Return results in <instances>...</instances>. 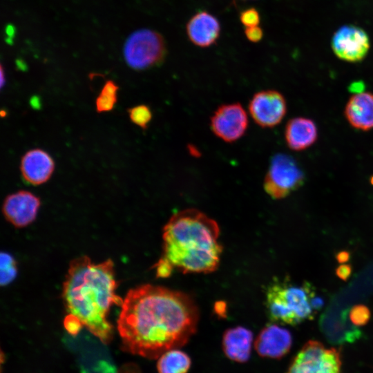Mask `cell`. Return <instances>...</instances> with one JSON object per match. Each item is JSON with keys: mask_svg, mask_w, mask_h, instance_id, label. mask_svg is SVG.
Segmentation results:
<instances>
[{"mask_svg": "<svg viewBox=\"0 0 373 373\" xmlns=\"http://www.w3.org/2000/svg\"><path fill=\"white\" fill-rule=\"evenodd\" d=\"M52 156L41 149L26 151L21 158L19 169L23 180L29 184L38 186L48 182L55 171Z\"/></svg>", "mask_w": 373, "mask_h": 373, "instance_id": "8fae6325", "label": "cell"}, {"mask_svg": "<svg viewBox=\"0 0 373 373\" xmlns=\"http://www.w3.org/2000/svg\"><path fill=\"white\" fill-rule=\"evenodd\" d=\"M64 325L66 331L73 336H76L83 327L79 321L68 316L64 318Z\"/></svg>", "mask_w": 373, "mask_h": 373, "instance_id": "484cf974", "label": "cell"}, {"mask_svg": "<svg viewBox=\"0 0 373 373\" xmlns=\"http://www.w3.org/2000/svg\"><path fill=\"white\" fill-rule=\"evenodd\" d=\"M217 222L195 209L180 211L165 224L162 254L155 264L156 276L166 278L175 270L207 274L219 265L222 247Z\"/></svg>", "mask_w": 373, "mask_h": 373, "instance_id": "3957f363", "label": "cell"}, {"mask_svg": "<svg viewBox=\"0 0 373 373\" xmlns=\"http://www.w3.org/2000/svg\"><path fill=\"white\" fill-rule=\"evenodd\" d=\"M6 84V77L4 74V70L3 68V66H1V88H2Z\"/></svg>", "mask_w": 373, "mask_h": 373, "instance_id": "1f68e13d", "label": "cell"}, {"mask_svg": "<svg viewBox=\"0 0 373 373\" xmlns=\"http://www.w3.org/2000/svg\"><path fill=\"white\" fill-rule=\"evenodd\" d=\"M118 85L113 80H106L95 99V109L98 113L111 111L117 102Z\"/></svg>", "mask_w": 373, "mask_h": 373, "instance_id": "44dd1931", "label": "cell"}, {"mask_svg": "<svg viewBox=\"0 0 373 373\" xmlns=\"http://www.w3.org/2000/svg\"><path fill=\"white\" fill-rule=\"evenodd\" d=\"M128 117L132 123L146 130L153 117L150 107L145 104H139L127 109Z\"/></svg>", "mask_w": 373, "mask_h": 373, "instance_id": "7402d4cb", "label": "cell"}, {"mask_svg": "<svg viewBox=\"0 0 373 373\" xmlns=\"http://www.w3.org/2000/svg\"><path fill=\"white\" fill-rule=\"evenodd\" d=\"M119 373H141V371L135 364L128 363L121 367Z\"/></svg>", "mask_w": 373, "mask_h": 373, "instance_id": "f1b7e54d", "label": "cell"}, {"mask_svg": "<svg viewBox=\"0 0 373 373\" xmlns=\"http://www.w3.org/2000/svg\"><path fill=\"white\" fill-rule=\"evenodd\" d=\"M247 38L251 42H258L263 37V31L259 26L247 27L245 30Z\"/></svg>", "mask_w": 373, "mask_h": 373, "instance_id": "4316f807", "label": "cell"}, {"mask_svg": "<svg viewBox=\"0 0 373 373\" xmlns=\"http://www.w3.org/2000/svg\"><path fill=\"white\" fill-rule=\"evenodd\" d=\"M265 306L272 322L296 325L299 323L290 309L285 294V283L276 280L267 288Z\"/></svg>", "mask_w": 373, "mask_h": 373, "instance_id": "2e32d148", "label": "cell"}, {"mask_svg": "<svg viewBox=\"0 0 373 373\" xmlns=\"http://www.w3.org/2000/svg\"><path fill=\"white\" fill-rule=\"evenodd\" d=\"M240 20L246 28L257 26L260 21V14L255 8H249L240 12Z\"/></svg>", "mask_w": 373, "mask_h": 373, "instance_id": "d4e9b609", "label": "cell"}, {"mask_svg": "<svg viewBox=\"0 0 373 373\" xmlns=\"http://www.w3.org/2000/svg\"><path fill=\"white\" fill-rule=\"evenodd\" d=\"M350 253L346 251H341L338 252L336 256V258L337 261L341 264H343L347 262L350 259Z\"/></svg>", "mask_w": 373, "mask_h": 373, "instance_id": "f546056e", "label": "cell"}, {"mask_svg": "<svg viewBox=\"0 0 373 373\" xmlns=\"http://www.w3.org/2000/svg\"><path fill=\"white\" fill-rule=\"evenodd\" d=\"M252 332L241 326L229 328L224 333L222 347L226 356L238 363H245L251 355Z\"/></svg>", "mask_w": 373, "mask_h": 373, "instance_id": "e0dca14e", "label": "cell"}, {"mask_svg": "<svg viewBox=\"0 0 373 373\" xmlns=\"http://www.w3.org/2000/svg\"><path fill=\"white\" fill-rule=\"evenodd\" d=\"M186 28L189 40L202 48L214 44L220 33L219 21L207 11L195 14L188 21Z\"/></svg>", "mask_w": 373, "mask_h": 373, "instance_id": "4fadbf2b", "label": "cell"}, {"mask_svg": "<svg viewBox=\"0 0 373 373\" xmlns=\"http://www.w3.org/2000/svg\"><path fill=\"white\" fill-rule=\"evenodd\" d=\"M121 308L117 327L122 350L149 359L185 345L199 321L188 294L151 284L131 289Z\"/></svg>", "mask_w": 373, "mask_h": 373, "instance_id": "6da1fadb", "label": "cell"}, {"mask_svg": "<svg viewBox=\"0 0 373 373\" xmlns=\"http://www.w3.org/2000/svg\"><path fill=\"white\" fill-rule=\"evenodd\" d=\"M344 318L327 317L321 323V329L327 340L333 344L353 343L358 339L361 332Z\"/></svg>", "mask_w": 373, "mask_h": 373, "instance_id": "d6986e66", "label": "cell"}, {"mask_svg": "<svg viewBox=\"0 0 373 373\" xmlns=\"http://www.w3.org/2000/svg\"><path fill=\"white\" fill-rule=\"evenodd\" d=\"M247 114L238 102L220 106L211 117L213 133L226 142H233L241 138L248 128Z\"/></svg>", "mask_w": 373, "mask_h": 373, "instance_id": "52a82bcc", "label": "cell"}, {"mask_svg": "<svg viewBox=\"0 0 373 373\" xmlns=\"http://www.w3.org/2000/svg\"><path fill=\"white\" fill-rule=\"evenodd\" d=\"M340 351L327 349L317 341H307L291 361L286 373H341Z\"/></svg>", "mask_w": 373, "mask_h": 373, "instance_id": "8992f818", "label": "cell"}, {"mask_svg": "<svg viewBox=\"0 0 373 373\" xmlns=\"http://www.w3.org/2000/svg\"><path fill=\"white\" fill-rule=\"evenodd\" d=\"M292 345L289 331L275 324L265 327L255 340V349L262 357L279 359L286 355Z\"/></svg>", "mask_w": 373, "mask_h": 373, "instance_id": "7c38bea8", "label": "cell"}, {"mask_svg": "<svg viewBox=\"0 0 373 373\" xmlns=\"http://www.w3.org/2000/svg\"><path fill=\"white\" fill-rule=\"evenodd\" d=\"M315 294L314 287L308 282H305L301 287L289 286L285 283L287 303L299 323L314 318L316 312L312 307L311 300Z\"/></svg>", "mask_w": 373, "mask_h": 373, "instance_id": "ac0fdd59", "label": "cell"}, {"mask_svg": "<svg viewBox=\"0 0 373 373\" xmlns=\"http://www.w3.org/2000/svg\"><path fill=\"white\" fill-rule=\"evenodd\" d=\"M335 55L343 61L356 63L365 59L370 42L367 32L354 25H345L333 35L331 43Z\"/></svg>", "mask_w": 373, "mask_h": 373, "instance_id": "ba28073f", "label": "cell"}, {"mask_svg": "<svg viewBox=\"0 0 373 373\" xmlns=\"http://www.w3.org/2000/svg\"><path fill=\"white\" fill-rule=\"evenodd\" d=\"M349 124L358 130L367 131L373 128V93L361 92L352 95L344 110Z\"/></svg>", "mask_w": 373, "mask_h": 373, "instance_id": "5bb4252c", "label": "cell"}, {"mask_svg": "<svg viewBox=\"0 0 373 373\" xmlns=\"http://www.w3.org/2000/svg\"><path fill=\"white\" fill-rule=\"evenodd\" d=\"M191 365L189 356L175 348L165 352L159 357L157 369L158 373H187Z\"/></svg>", "mask_w": 373, "mask_h": 373, "instance_id": "ffe728a7", "label": "cell"}, {"mask_svg": "<svg viewBox=\"0 0 373 373\" xmlns=\"http://www.w3.org/2000/svg\"><path fill=\"white\" fill-rule=\"evenodd\" d=\"M305 174L290 155L278 153L273 156L264 180L265 192L274 199H282L300 188Z\"/></svg>", "mask_w": 373, "mask_h": 373, "instance_id": "5b68a950", "label": "cell"}, {"mask_svg": "<svg viewBox=\"0 0 373 373\" xmlns=\"http://www.w3.org/2000/svg\"><path fill=\"white\" fill-rule=\"evenodd\" d=\"M162 35L149 28H141L126 38L123 56L126 64L135 70H144L160 66L166 55Z\"/></svg>", "mask_w": 373, "mask_h": 373, "instance_id": "277c9868", "label": "cell"}, {"mask_svg": "<svg viewBox=\"0 0 373 373\" xmlns=\"http://www.w3.org/2000/svg\"><path fill=\"white\" fill-rule=\"evenodd\" d=\"M41 200L30 191L20 190L5 198L2 211L6 219L16 227H24L37 218Z\"/></svg>", "mask_w": 373, "mask_h": 373, "instance_id": "30bf717a", "label": "cell"}, {"mask_svg": "<svg viewBox=\"0 0 373 373\" xmlns=\"http://www.w3.org/2000/svg\"><path fill=\"white\" fill-rule=\"evenodd\" d=\"M350 265L341 264L336 269V275L341 280L345 281L348 279L352 273Z\"/></svg>", "mask_w": 373, "mask_h": 373, "instance_id": "83f0119b", "label": "cell"}, {"mask_svg": "<svg viewBox=\"0 0 373 373\" xmlns=\"http://www.w3.org/2000/svg\"><path fill=\"white\" fill-rule=\"evenodd\" d=\"M17 274L15 260L8 253L1 254V284L6 285L12 282Z\"/></svg>", "mask_w": 373, "mask_h": 373, "instance_id": "603a6c76", "label": "cell"}, {"mask_svg": "<svg viewBox=\"0 0 373 373\" xmlns=\"http://www.w3.org/2000/svg\"><path fill=\"white\" fill-rule=\"evenodd\" d=\"M364 87L365 86L363 82H355L350 85V90L352 93H354V94H355V93L363 92V90H361L360 88H364Z\"/></svg>", "mask_w": 373, "mask_h": 373, "instance_id": "4dcf8cb0", "label": "cell"}, {"mask_svg": "<svg viewBox=\"0 0 373 373\" xmlns=\"http://www.w3.org/2000/svg\"><path fill=\"white\" fill-rule=\"evenodd\" d=\"M370 311L364 305H356L349 312V318L352 325L356 327L364 326L370 319Z\"/></svg>", "mask_w": 373, "mask_h": 373, "instance_id": "cb8c5ba5", "label": "cell"}, {"mask_svg": "<svg viewBox=\"0 0 373 373\" xmlns=\"http://www.w3.org/2000/svg\"><path fill=\"white\" fill-rule=\"evenodd\" d=\"M285 139L288 147L295 151L305 150L318 139V128L311 119L296 117L288 121L285 128Z\"/></svg>", "mask_w": 373, "mask_h": 373, "instance_id": "9a60e30c", "label": "cell"}, {"mask_svg": "<svg viewBox=\"0 0 373 373\" xmlns=\"http://www.w3.org/2000/svg\"><path fill=\"white\" fill-rule=\"evenodd\" d=\"M249 113L262 128H273L280 123L287 113V102L276 90H263L254 95L249 104Z\"/></svg>", "mask_w": 373, "mask_h": 373, "instance_id": "9c48e42d", "label": "cell"}, {"mask_svg": "<svg viewBox=\"0 0 373 373\" xmlns=\"http://www.w3.org/2000/svg\"><path fill=\"white\" fill-rule=\"evenodd\" d=\"M111 259L93 262L86 256L73 260L63 283L62 298L67 313L105 344L113 338L108 316L113 305L121 306Z\"/></svg>", "mask_w": 373, "mask_h": 373, "instance_id": "7a4b0ae2", "label": "cell"}]
</instances>
